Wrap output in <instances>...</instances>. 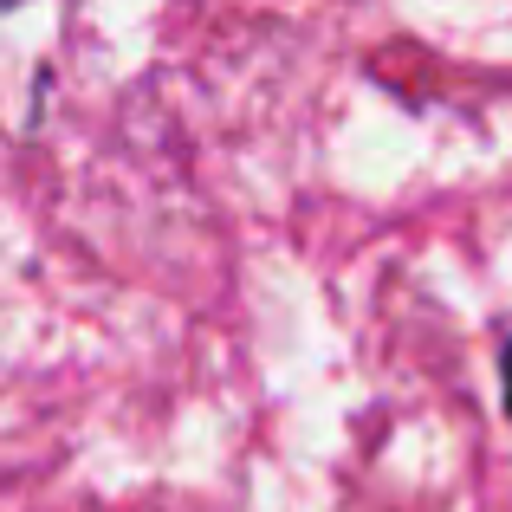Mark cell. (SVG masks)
I'll return each mask as SVG.
<instances>
[{
  "label": "cell",
  "mask_w": 512,
  "mask_h": 512,
  "mask_svg": "<svg viewBox=\"0 0 512 512\" xmlns=\"http://www.w3.org/2000/svg\"><path fill=\"white\" fill-rule=\"evenodd\" d=\"M506 409H512V344H506Z\"/></svg>",
  "instance_id": "1"
},
{
  "label": "cell",
  "mask_w": 512,
  "mask_h": 512,
  "mask_svg": "<svg viewBox=\"0 0 512 512\" xmlns=\"http://www.w3.org/2000/svg\"><path fill=\"white\" fill-rule=\"evenodd\" d=\"M0 7H7V0H0Z\"/></svg>",
  "instance_id": "2"
}]
</instances>
